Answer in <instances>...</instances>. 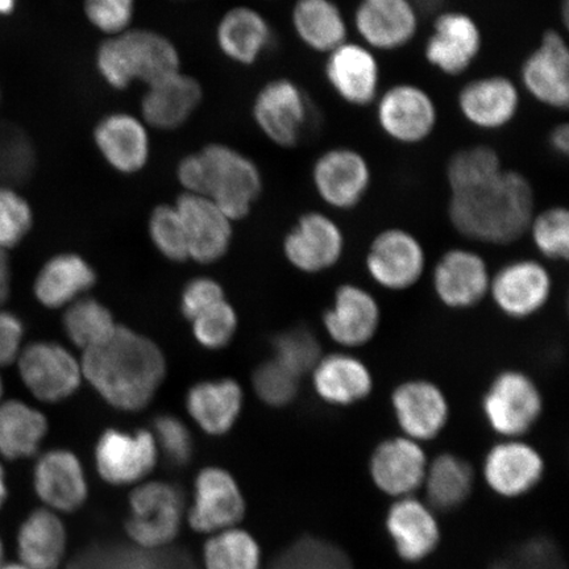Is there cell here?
<instances>
[{"label":"cell","instance_id":"cell-1","mask_svg":"<svg viewBox=\"0 0 569 569\" xmlns=\"http://www.w3.org/2000/svg\"><path fill=\"white\" fill-rule=\"evenodd\" d=\"M536 211L530 178L507 168L479 188L450 194L447 203L453 230L488 246H509L522 239Z\"/></svg>","mask_w":569,"mask_h":569},{"label":"cell","instance_id":"cell-2","mask_svg":"<svg viewBox=\"0 0 569 569\" xmlns=\"http://www.w3.org/2000/svg\"><path fill=\"white\" fill-rule=\"evenodd\" d=\"M81 367L99 396L124 411L144 409L167 372L158 345L122 326L103 345L84 351Z\"/></svg>","mask_w":569,"mask_h":569},{"label":"cell","instance_id":"cell-3","mask_svg":"<svg viewBox=\"0 0 569 569\" xmlns=\"http://www.w3.org/2000/svg\"><path fill=\"white\" fill-rule=\"evenodd\" d=\"M176 178L182 193L209 198L232 222L247 218L264 191L259 163L220 141L184 154L177 163Z\"/></svg>","mask_w":569,"mask_h":569},{"label":"cell","instance_id":"cell-4","mask_svg":"<svg viewBox=\"0 0 569 569\" xmlns=\"http://www.w3.org/2000/svg\"><path fill=\"white\" fill-rule=\"evenodd\" d=\"M97 74L106 87L126 91L133 83L151 84L182 70L180 49L167 34L132 27L104 38L94 56Z\"/></svg>","mask_w":569,"mask_h":569},{"label":"cell","instance_id":"cell-5","mask_svg":"<svg viewBox=\"0 0 569 569\" xmlns=\"http://www.w3.org/2000/svg\"><path fill=\"white\" fill-rule=\"evenodd\" d=\"M251 113L262 137L281 149H295L310 130L315 106L300 83L276 77L256 92Z\"/></svg>","mask_w":569,"mask_h":569},{"label":"cell","instance_id":"cell-6","mask_svg":"<svg viewBox=\"0 0 569 569\" xmlns=\"http://www.w3.org/2000/svg\"><path fill=\"white\" fill-rule=\"evenodd\" d=\"M184 516L180 489L166 481H144L130 495L124 528L139 549L161 550L174 542Z\"/></svg>","mask_w":569,"mask_h":569},{"label":"cell","instance_id":"cell-7","mask_svg":"<svg viewBox=\"0 0 569 569\" xmlns=\"http://www.w3.org/2000/svg\"><path fill=\"white\" fill-rule=\"evenodd\" d=\"M375 119L379 130L398 146H421L432 138L439 124L436 98L422 84L400 81L382 89L377 97Z\"/></svg>","mask_w":569,"mask_h":569},{"label":"cell","instance_id":"cell-8","mask_svg":"<svg viewBox=\"0 0 569 569\" xmlns=\"http://www.w3.org/2000/svg\"><path fill=\"white\" fill-rule=\"evenodd\" d=\"M482 415L502 439H521L542 416L545 400L537 382L518 369L498 373L482 397Z\"/></svg>","mask_w":569,"mask_h":569},{"label":"cell","instance_id":"cell-9","mask_svg":"<svg viewBox=\"0 0 569 569\" xmlns=\"http://www.w3.org/2000/svg\"><path fill=\"white\" fill-rule=\"evenodd\" d=\"M310 178L317 197L336 211H352L372 189L371 161L358 148L336 146L325 149L312 161Z\"/></svg>","mask_w":569,"mask_h":569},{"label":"cell","instance_id":"cell-10","mask_svg":"<svg viewBox=\"0 0 569 569\" xmlns=\"http://www.w3.org/2000/svg\"><path fill=\"white\" fill-rule=\"evenodd\" d=\"M482 49L483 32L479 21L466 11L443 10L433 17L423 57L427 66L439 74L458 78L472 69Z\"/></svg>","mask_w":569,"mask_h":569},{"label":"cell","instance_id":"cell-11","mask_svg":"<svg viewBox=\"0 0 569 569\" xmlns=\"http://www.w3.org/2000/svg\"><path fill=\"white\" fill-rule=\"evenodd\" d=\"M519 88L532 101L553 111L569 106V47L566 36L549 28L519 68Z\"/></svg>","mask_w":569,"mask_h":569},{"label":"cell","instance_id":"cell-12","mask_svg":"<svg viewBox=\"0 0 569 569\" xmlns=\"http://www.w3.org/2000/svg\"><path fill=\"white\" fill-rule=\"evenodd\" d=\"M457 107L465 122L482 132L502 131L522 109V90L513 78L489 73L461 84Z\"/></svg>","mask_w":569,"mask_h":569},{"label":"cell","instance_id":"cell-13","mask_svg":"<svg viewBox=\"0 0 569 569\" xmlns=\"http://www.w3.org/2000/svg\"><path fill=\"white\" fill-rule=\"evenodd\" d=\"M412 0H358L352 27L361 44L379 53H395L412 44L421 28Z\"/></svg>","mask_w":569,"mask_h":569},{"label":"cell","instance_id":"cell-14","mask_svg":"<svg viewBox=\"0 0 569 569\" xmlns=\"http://www.w3.org/2000/svg\"><path fill=\"white\" fill-rule=\"evenodd\" d=\"M323 77L333 94L353 109L373 106L382 90L379 56L360 41L347 40L327 54Z\"/></svg>","mask_w":569,"mask_h":569},{"label":"cell","instance_id":"cell-15","mask_svg":"<svg viewBox=\"0 0 569 569\" xmlns=\"http://www.w3.org/2000/svg\"><path fill=\"white\" fill-rule=\"evenodd\" d=\"M426 264L422 241L402 227H389L377 233L366 256L368 274L381 288L391 291L415 287Z\"/></svg>","mask_w":569,"mask_h":569},{"label":"cell","instance_id":"cell-16","mask_svg":"<svg viewBox=\"0 0 569 569\" xmlns=\"http://www.w3.org/2000/svg\"><path fill=\"white\" fill-rule=\"evenodd\" d=\"M247 503L237 480L226 469L203 468L194 481L193 502L187 511L191 530L211 536L240 526Z\"/></svg>","mask_w":569,"mask_h":569},{"label":"cell","instance_id":"cell-17","mask_svg":"<svg viewBox=\"0 0 569 569\" xmlns=\"http://www.w3.org/2000/svg\"><path fill=\"white\" fill-rule=\"evenodd\" d=\"M346 251V234L330 213L306 211L283 239L284 258L303 273L326 272Z\"/></svg>","mask_w":569,"mask_h":569},{"label":"cell","instance_id":"cell-18","mask_svg":"<svg viewBox=\"0 0 569 569\" xmlns=\"http://www.w3.org/2000/svg\"><path fill=\"white\" fill-rule=\"evenodd\" d=\"M92 141L106 166L120 176L139 174L151 161V130L137 113H106L92 128Z\"/></svg>","mask_w":569,"mask_h":569},{"label":"cell","instance_id":"cell-19","mask_svg":"<svg viewBox=\"0 0 569 569\" xmlns=\"http://www.w3.org/2000/svg\"><path fill=\"white\" fill-rule=\"evenodd\" d=\"M21 381L38 400L60 402L80 387L82 367L67 348L53 341H36L17 360Z\"/></svg>","mask_w":569,"mask_h":569},{"label":"cell","instance_id":"cell-20","mask_svg":"<svg viewBox=\"0 0 569 569\" xmlns=\"http://www.w3.org/2000/svg\"><path fill=\"white\" fill-rule=\"evenodd\" d=\"M159 448L153 432L107 430L96 447V467L113 487L139 486L158 465Z\"/></svg>","mask_w":569,"mask_h":569},{"label":"cell","instance_id":"cell-21","mask_svg":"<svg viewBox=\"0 0 569 569\" xmlns=\"http://www.w3.org/2000/svg\"><path fill=\"white\" fill-rule=\"evenodd\" d=\"M390 405L402 436L418 443L438 438L450 421L451 408L445 390L430 380L398 383Z\"/></svg>","mask_w":569,"mask_h":569},{"label":"cell","instance_id":"cell-22","mask_svg":"<svg viewBox=\"0 0 569 569\" xmlns=\"http://www.w3.org/2000/svg\"><path fill=\"white\" fill-rule=\"evenodd\" d=\"M551 295L549 269L537 260L518 259L492 274L488 296L503 316L528 319L549 303Z\"/></svg>","mask_w":569,"mask_h":569},{"label":"cell","instance_id":"cell-23","mask_svg":"<svg viewBox=\"0 0 569 569\" xmlns=\"http://www.w3.org/2000/svg\"><path fill=\"white\" fill-rule=\"evenodd\" d=\"M33 490L42 508L57 515L80 510L89 497V482L77 455L62 450L42 453L33 468Z\"/></svg>","mask_w":569,"mask_h":569},{"label":"cell","instance_id":"cell-24","mask_svg":"<svg viewBox=\"0 0 569 569\" xmlns=\"http://www.w3.org/2000/svg\"><path fill=\"white\" fill-rule=\"evenodd\" d=\"M488 262L469 248H452L440 256L432 273V287L447 308L466 310L475 308L489 295Z\"/></svg>","mask_w":569,"mask_h":569},{"label":"cell","instance_id":"cell-25","mask_svg":"<svg viewBox=\"0 0 569 569\" xmlns=\"http://www.w3.org/2000/svg\"><path fill=\"white\" fill-rule=\"evenodd\" d=\"M202 83L182 70L146 87L140 101V118L149 130H180L201 107Z\"/></svg>","mask_w":569,"mask_h":569},{"label":"cell","instance_id":"cell-26","mask_svg":"<svg viewBox=\"0 0 569 569\" xmlns=\"http://www.w3.org/2000/svg\"><path fill=\"white\" fill-rule=\"evenodd\" d=\"M381 308L372 293L355 283H343L323 315V327L333 343L351 350L365 347L377 336Z\"/></svg>","mask_w":569,"mask_h":569},{"label":"cell","instance_id":"cell-27","mask_svg":"<svg viewBox=\"0 0 569 569\" xmlns=\"http://www.w3.org/2000/svg\"><path fill=\"white\" fill-rule=\"evenodd\" d=\"M427 467L422 445L403 436L382 440L369 460L375 486L397 498L409 497L423 486Z\"/></svg>","mask_w":569,"mask_h":569},{"label":"cell","instance_id":"cell-28","mask_svg":"<svg viewBox=\"0 0 569 569\" xmlns=\"http://www.w3.org/2000/svg\"><path fill=\"white\" fill-rule=\"evenodd\" d=\"M174 204L187 234L189 258L201 264L222 259L231 246L232 220L202 196L181 193Z\"/></svg>","mask_w":569,"mask_h":569},{"label":"cell","instance_id":"cell-29","mask_svg":"<svg viewBox=\"0 0 569 569\" xmlns=\"http://www.w3.org/2000/svg\"><path fill=\"white\" fill-rule=\"evenodd\" d=\"M545 473L542 455L522 439H502L483 460V479L493 492L516 498L536 488Z\"/></svg>","mask_w":569,"mask_h":569},{"label":"cell","instance_id":"cell-30","mask_svg":"<svg viewBox=\"0 0 569 569\" xmlns=\"http://www.w3.org/2000/svg\"><path fill=\"white\" fill-rule=\"evenodd\" d=\"M216 44L230 62L253 67L274 44L273 27L254 7L234 6L218 21Z\"/></svg>","mask_w":569,"mask_h":569},{"label":"cell","instance_id":"cell-31","mask_svg":"<svg viewBox=\"0 0 569 569\" xmlns=\"http://www.w3.org/2000/svg\"><path fill=\"white\" fill-rule=\"evenodd\" d=\"M310 375L317 396L331 407L347 408L365 401L375 387L366 362L345 351L323 355Z\"/></svg>","mask_w":569,"mask_h":569},{"label":"cell","instance_id":"cell-32","mask_svg":"<svg viewBox=\"0 0 569 569\" xmlns=\"http://www.w3.org/2000/svg\"><path fill=\"white\" fill-rule=\"evenodd\" d=\"M387 530L397 553L410 563L429 557L440 540L439 525L431 508L411 496L398 498L391 505Z\"/></svg>","mask_w":569,"mask_h":569},{"label":"cell","instance_id":"cell-33","mask_svg":"<svg viewBox=\"0 0 569 569\" xmlns=\"http://www.w3.org/2000/svg\"><path fill=\"white\" fill-rule=\"evenodd\" d=\"M68 550V530L54 511L39 508L19 526L17 553L20 563L31 569H60Z\"/></svg>","mask_w":569,"mask_h":569},{"label":"cell","instance_id":"cell-34","mask_svg":"<svg viewBox=\"0 0 569 569\" xmlns=\"http://www.w3.org/2000/svg\"><path fill=\"white\" fill-rule=\"evenodd\" d=\"M290 24L305 48L329 54L348 40L350 21L337 0H296Z\"/></svg>","mask_w":569,"mask_h":569},{"label":"cell","instance_id":"cell-35","mask_svg":"<svg viewBox=\"0 0 569 569\" xmlns=\"http://www.w3.org/2000/svg\"><path fill=\"white\" fill-rule=\"evenodd\" d=\"M96 281L94 269L80 254H57L46 262L36 277L34 297L46 308H66L91 289Z\"/></svg>","mask_w":569,"mask_h":569},{"label":"cell","instance_id":"cell-36","mask_svg":"<svg viewBox=\"0 0 569 569\" xmlns=\"http://www.w3.org/2000/svg\"><path fill=\"white\" fill-rule=\"evenodd\" d=\"M187 407L206 433L224 436L238 421L243 408V391L231 379L199 382L189 390Z\"/></svg>","mask_w":569,"mask_h":569},{"label":"cell","instance_id":"cell-37","mask_svg":"<svg viewBox=\"0 0 569 569\" xmlns=\"http://www.w3.org/2000/svg\"><path fill=\"white\" fill-rule=\"evenodd\" d=\"M48 432V421L38 409L19 400L0 402V457L32 458Z\"/></svg>","mask_w":569,"mask_h":569},{"label":"cell","instance_id":"cell-38","mask_svg":"<svg viewBox=\"0 0 569 569\" xmlns=\"http://www.w3.org/2000/svg\"><path fill=\"white\" fill-rule=\"evenodd\" d=\"M422 487L431 508L452 510L472 492V467L458 455H439L429 462Z\"/></svg>","mask_w":569,"mask_h":569},{"label":"cell","instance_id":"cell-39","mask_svg":"<svg viewBox=\"0 0 569 569\" xmlns=\"http://www.w3.org/2000/svg\"><path fill=\"white\" fill-rule=\"evenodd\" d=\"M503 169L500 152L480 142L457 149L446 162L445 177L450 194H453L492 181Z\"/></svg>","mask_w":569,"mask_h":569},{"label":"cell","instance_id":"cell-40","mask_svg":"<svg viewBox=\"0 0 569 569\" xmlns=\"http://www.w3.org/2000/svg\"><path fill=\"white\" fill-rule=\"evenodd\" d=\"M261 560L258 540L240 526L211 533L204 540L203 569H261Z\"/></svg>","mask_w":569,"mask_h":569},{"label":"cell","instance_id":"cell-41","mask_svg":"<svg viewBox=\"0 0 569 569\" xmlns=\"http://www.w3.org/2000/svg\"><path fill=\"white\" fill-rule=\"evenodd\" d=\"M117 329L110 310L91 298L71 303L63 316L68 338L84 351L103 345Z\"/></svg>","mask_w":569,"mask_h":569},{"label":"cell","instance_id":"cell-42","mask_svg":"<svg viewBox=\"0 0 569 569\" xmlns=\"http://www.w3.org/2000/svg\"><path fill=\"white\" fill-rule=\"evenodd\" d=\"M36 156L23 130L0 122V187L17 188L32 176Z\"/></svg>","mask_w":569,"mask_h":569},{"label":"cell","instance_id":"cell-43","mask_svg":"<svg viewBox=\"0 0 569 569\" xmlns=\"http://www.w3.org/2000/svg\"><path fill=\"white\" fill-rule=\"evenodd\" d=\"M528 233L533 247L543 258L553 261L568 259L569 211L565 206H551L542 211H536Z\"/></svg>","mask_w":569,"mask_h":569},{"label":"cell","instance_id":"cell-44","mask_svg":"<svg viewBox=\"0 0 569 569\" xmlns=\"http://www.w3.org/2000/svg\"><path fill=\"white\" fill-rule=\"evenodd\" d=\"M273 353L272 359L300 379L311 373L323 356L318 338L305 327H295L276 336Z\"/></svg>","mask_w":569,"mask_h":569},{"label":"cell","instance_id":"cell-45","mask_svg":"<svg viewBox=\"0 0 569 569\" xmlns=\"http://www.w3.org/2000/svg\"><path fill=\"white\" fill-rule=\"evenodd\" d=\"M148 232L153 246L168 260L189 259L187 234L174 203L156 206L149 216Z\"/></svg>","mask_w":569,"mask_h":569},{"label":"cell","instance_id":"cell-46","mask_svg":"<svg viewBox=\"0 0 569 569\" xmlns=\"http://www.w3.org/2000/svg\"><path fill=\"white\" fill-rule=\"evenodd\" d=\"M300 377L288 371L280 362L270 359L253 373V389L260 400L272 408L288 407L300 391Z\"/></svg>","mask_w":569,"mask_h":569},{"label":"cell","instance_id":"cell-47","mask_svg":"<svg viewBox=\"0 0 569 569\" xmlns=\"http://www.w3.org/2000/svg\"><path fill=\"white\" fill-rule=\"evenodd\" d=\"M33 211L16 188L0 187V248L17 247L31 232Z\"/></svg>","mask_w":569,"mask_h":569},{"label":"cell","instance_id":"cell-48","mask_svg":"<svg viewBox=\"0 0 569 569\" xmlns=\"http://www.w3.org/2000/svg\"><path fill=\"white\" fill-rule=\"evenodd\" d=\"M138 0H82L88 23L104 38L130 30L137 16Z\"/></svg>","mask_w":569,"mask_h":569},{"label":"cell","instance_id":"cell-49","mask_svg":"<svg viewBox=\"0 0 569 569\" xmlns=\"http://www.w3.org/2000/svg\"><path fill=\"white\" fill-rule=\"evenodd\" d=\"M191 322L198 343L209 350H220L229 345L238 327L237 315L226 301L213 306Z\"/></svg>","mask_w":569,"mask_h":569},{"label":"cell","instance_id":"cell-50","mask_svg":"<svg viewBox=\"0 0 569 569\" xmlns=\"http://www.w3.org/2000/svg\"><path fill=\"white\" fill-rule=\"evenodd\" d=\"M153 437L159 452L174 466L188 465L193 457V438L181 419L174 416L156 418Z\"/></svg>","mask_w":569,"mask_h":569},{"label":"cell","instance_id":"cell-51","mask_svg":"<svg viewBox=\"0 0 569 569\" xmlns=\"http://www.w3.org/2000/svg\"><path fill=\"white\" fill-rule=\"evenodd\" d=\"M222 287L210 279H197L187 284L181 297V311L189 320H194L213 306L223 302Z\"/></svg>","mask_w":569,"mask_h":569},{"label":"cell","instance_id":"cell-52","mask_svg":"<svg viewBox=\"0 0 569 569\" xmlns=\"http://www.w3.org/2000/svg\"><path fill=\"white\" fill-rule=\"evenodd\" d=\"M24 325L13 312L0 310V367L11 366L21 352Z\"/></svg>","mask_w":569,"mask_h":569},{"label":"cell","instance_id":"cell-53","mask_svg":"<svg viewBox=\"0 0 569 569\" xmlns=\"http://www.w3.org/2000/svg\"><path fill=\"white\" fill-rule=\"evenodd\" d=\"M549 148L558 158L566 159L569 153V126L567 122L552 127L549 133Z\"/></svg>","mask_w":569,"mask_h":569},{"label":"cell","instance_id":"cell-54","mask_svg":"<svg viewBox=\"0 0 569 569\" xmlns=\"http://www.w3.org/2000/svg\"><path fill=\"white\" fill-rule=\"evenodd\" d=\"M11 289V267L9 254L0 248V305L9 298Z\"/></svg>","mask_w":569,"mask_h":569},{"label":"cell","instance_id":"cell-55","mask_svg":"<svg viewBox=\"0 0 569 569\" xmlns=\"http://www.w3.org/2000/svg\"><path fill=\"white\" fill-rule=\"evenodd\" d=\"M421 16H438L445 10L446 0H412Z\"/></svg>","mask_w":569,"mask_h":569},{"label":"cell","instance_id":"cell-56","mask_svg":"<svg viewBox=\"0 0 569 569\" xmlns=\"http://www.w3.org/2000/svg\"><path fill=\"white\" fill-rule=\"evenodd\" d=\"M9 498V486H7V473L2 461H0V509L4 507V503Z\"/></svg>","mask_w":569,"mask_h":569},{"label":"cell","instance_id":"cell-57","mask_svg":"<svg viewBox=\"0 0 569 569\" xmlns=\"http://www.w3.org/2000/svg\"><path fill=\"white\" fill-rule=\"evenodd\" d=\"M18 0H0V17H10L17 10Z\"/></svg>","mask_w":569,"mask_h":569},{"label":"cell","instance_id":"cell-58","mask_svg":"<svg viewBox=\"0 0 569 569\" xmlns=\"http://www.w3.org/2000/svg\"><path fill=\"white\" fill-rule=\"evenodd\" d=\"M0 569H31L24 566L23 563H20L19 560L17 561H4L2 566H0Z\"/></svg>","mask_w":569,"mask_h":569},{"label":"cell","instance_id":"cell-59","mask_svg":"<svg viewBox=\"0 0 569 569\" xmlns=\"http://www.w3.org/2000/svg\"><path fill=\"white\" fill-rule=\"evenodd\" d=\"M6 561V545L2 537V533H0V566H2Z\"/></svg>","mask_w":569,"mask_h":569},{"label":"cell","instance_id":"cell-60","mask_svg":"<svg viewBox=\"0 0 569 569\" xmlns=\"http://www.w3.org/2000/svg\"><path fill=\"white\" fill-rule=\"evenodd\" d=\"M3 390H4L3 380H2V376H0V402H2Z\"/></svg>","mask_w":569,"mask_h":569},{"label":"cell","instance_id":"cell-61","mask_svg":"<svg viewBox=\"0 0 569 569\" xmlns=\"http://www.w3.org/2000/svg\"><path fill=\"white\" fill-rule=\"evenodd\" d=\"M0 97H2V92H0Z\"/></svg>","mask_w":569,"mask_h":569}]
</instances>
